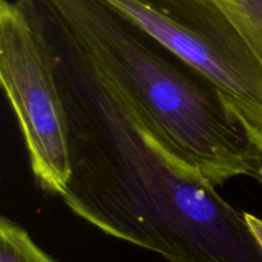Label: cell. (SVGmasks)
<instances>
[{
  "label": "cell",
  "instance_id": "1",
  "mask_svg": "<svg viewBox=\"0 0 262 262\" xmlns=\"http://www.w3.org/2000/svg\"><path fill=\"white\" fill-rule=\"evenodd\" d=\"M41 5L68 123L66 206L169 262H262L245 212L164 142L104 61Z\"/></svg>",
  "mask_w": 262,
  "mask_h": 262
},
{
  "label": "cell",
  "instance_id": "7",
  "mask_svg": "<svg viewBox=\"0 0 262 262\" xmlns=\"http://www.w3.org/2000/svg\"><path fill=\"white\" fill-rule=\"evenodd\" d=\"M245 219L251 233H252V235L256 238V241L262 248V219L257 217L256 215L250 214V212H245Z\"/></svg>",
  "mask_w": 262,
  "mask_h": 262
},
{
  "label": "cell",
  "instance_id": "3",
  "mask_svg": "<svg viewBox=\"0 0 262 262\" xmlns=\"http://www.w3.org/2000/svg\"><path fill=\"white\" fill-rule=\"evenodd\" d=\"M0 82L36 183L61 197L71 176L68 123L41 0H0Z\"/></svg>",
  "mask_w": 262,
  "mask_h": 262
},
{
  "label": "cell",
  "instance_id": "5",
  "mask_svg": "<svg viewBox=\"0 0 262 262\" xmlns=\"http://www.w3.org/2000/svg\"><path fill=\"white\" fill-rule=\"evenodd\" d=\"M0 262H56L13 220L0 219Z\"/></svg>",
  "mask_w": 262,
  "mask_h": 262
},
{
  "label": "cell",
  "instance_id": "4",
  "mask_svg": "<svg viewBox=\"0 0 262 262\" xmlns=\"http://www.w3.org/2000/svg\"><path fill=\"white\" fill-rule=\"evenodd\" d=\"M204 74L262 147V67L217 0H102Z\"/></svg>",
  "mask_w": 262,
  "mask_h": 262
},
{
  "label": "cell",
  "instance_id": "6",
  "mask_svg": "<svg viewBox=\"0 0 262 262\" xmlns=\"http://www.w3.org/2000/svg\"><path fill=\"white\" fill-rule=\"evenodd\" d=\"M262 67V0H217Z\"/></svg>",
  "mask_w": 262,
  "mask_h": 262
},
{
  "label": "cell",
  "instance_id": "2",
  "mask_svg": "<svg viewBox=\"0 0 262 262\" xmlns=\"http://www.w3.org/2000/svg\"><path fill=\"white\" fill-rule=\"evenodd\" d=\"M135 97L164 142L215 187L262 184V147L211 81L102 0H46Z\"/></svg>",
  "mask_w": 262,
  "mask_h": 262
}]
</instances>
